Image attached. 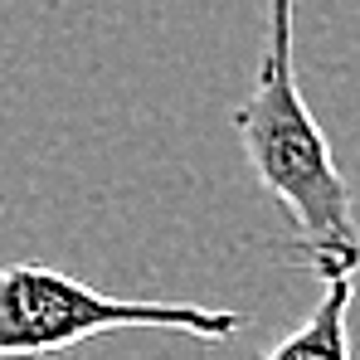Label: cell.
Listing matches in <instances>:
<instances>
[{
  "label": "cell",
  "mask_w": 360,
  "mask_h": 360,
  "mask_svg": "<svg viewBox=\"0 0 360 360\" xmlns=\"http://www.w3.org/2000/svg\"><path fill=\"white\" fill-rule=\"evenodd\" d=\"M292 39H297V0H268V49L258 63L253 93L229 112V122L239 131L253 180L283 205L302 263L321 283L356 278L360 224L351 185L297 88Z\"/></svg>",
  "instance_id": "cell-1"
},
{
  "label": "cell",
  "mask_w": 360,
  "mask_h": 360,
  "mask_svg": "<svg viewBox=\"0 0 360 360\" xmlns=\"http://www.w3.org/2000/svg\"><path fill=\"white\" fill-rule=\"evenodd\" d=\"M112 331H180L195 341H229L243 331V316L200 302L108 297L49 263L0 268V360L59 356Z\"/></svg>",
  "instance_id": "cell-2"
},
{
  "label": "cell",
  "mask_w": 360,
  "mask_h": 360,
  "mask_svg": "<svg viewBox=\"0 0 360 360\" xmlns=\"http://www.w3.org/2000/svg\"><path fill=\"white\" fill-rule=\"evenodd\" d=\"M351 302H356V278H331L311 316L297 331H288L263 360H356L351 356Z\"/></svg>",
  "instance_id": "cell-3"
}]
</instances>
